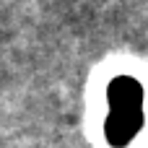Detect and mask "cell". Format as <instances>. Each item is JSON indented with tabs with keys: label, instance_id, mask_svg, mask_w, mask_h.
<instances>
[{
	"label": "cell",
	"instance_id": "cell-1",
	"mask_svg": "<svg viewBox=\"0 0 148 148\" xmlns=\"http://www.w3.org/2000/svg\"><path fill=\"white\" fill-rule=\"evenodd\" d=\"M109 117L104 125L107 140L114 148H125L143 127V86L130 75H117L107 91Z\"/></svg>",
	"mask_w": 148,
	"mask_h": 148
}]
</instances>
